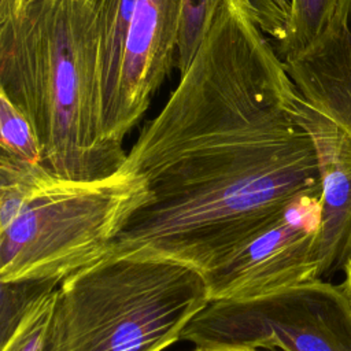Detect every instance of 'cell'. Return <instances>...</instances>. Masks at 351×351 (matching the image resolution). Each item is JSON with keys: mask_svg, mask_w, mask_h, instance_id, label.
Instances as JSON below:
<instances>
[{"mask_svg": "<svg viewBox=\"0 0 351 351\" xmlns=\"http://www.w3.org/2000/svg\"><path fill=\"white\" fill-rule=\"evenodd\" d=\"M291 14L287 34L276 45L277 53L284 60L313 43L329 21L339 0H289Z\"/></svg>", "mask_w": 351, "mask_h": 351, "instance_id": "obj_12", "label": "cell"}, {"mask_svg": "<svg viewBox=\"0 0 351 351\" xmlns=\"http://www.w3.org/2000/svg\"><path fill=\"white\" fill-rule=\"evenodd\" d=\"M282 62L303 100L351 138V0H339L317 38Z\"/></svg>", "mask_w": 351, "mask_h": 351, "instance_id": "obj_9", "label": "cell"}, {"mask_svg": "<svg viewBox=\"0 0 351 351\" xmlns=\"http://www.w3.org/2000/svg\"><path fill=\"white\" fill-rule=\"evenodd\" d=\"M23 1L25 0H0V19H4L18 11Z\"/></svg>", "mask_w": 351, "mask_h": 351, "instance_id": "obj_17", "label": "cell"}, {"mask_svg": "<svg viewBox=\"0 0 351 351\" xmlns=\"http://www.w3.org/2000/svg\"><path fill=\"white\" fill-rule=\"evenodd\" d=\"M90 1L96 15V25L99 32L103 133L104 138L115 145L111 141V132L118 114L123 58L136 0Z\"/></svg>", "mask_w": 351, "mask_h": 351, "instance_id": "obj_10", "label": "cell"}, {"mask_svg": "<svg viewBox=\"0 0 351 351\" xmlns=\"http://www.w3.org/2000/svg\"><path fill=\"white\" fill-rule=\"evenodd\" d=\"M299 117L313 137L318 156L321 217L314 258L318 280L328 281L343 271L351 255V138L302 96Z\"/></svg>", "mask_w": 351, "mask_h": 351, "instance_id": "obj_8", "label": "cell"}, {"mask_svg": "<svg viewBox=\"0 0 351 351\" xmlns=\"http://www.w3.org/2000/svg\"><path fill=\"white\" fill-rule=\"evenodd\" d=\"M248 0H222L189 67L123 165L149 199L107 255L170 259L206 274L321 192L311 134Z\"/></svg>", "mask_w": 351, "mask_h": 351, "instance_id": "obj_1", "label": "cell"}, {"mask_svg": "<svg viewBox=\"0 0 351 351\" xmlns=\"http://www.w3.org/2000/svg\"><path fill=\"white\" fill-rule=\"evenodd\" d=\"M208 303L204 276L193 267L106 255L60 281L53 351H163Z\"/></svg>", "mask_w": 351, "mask_h": 351, "instance_id": "obj_3", "label": "cell"}, {"mask_svg": "<svg viewBox=\"0 0 351 351\" xmlns=\"http://www.w3.org/2000/svg\"><path fill=\"white\" fill-rule=\"evenodd\" d=\"M321 192L302 196L265 233L203 274L210 302L244 300L318 280Z\"/></svg>", "mask_w": 351, "mask_h": 351, "instance_id": "obj_6", "label": "cell"}, {"mask_svg": "<svg viewBox=\"0 0 351 351\" xmlns=\"http://www.w3.org/2000/svg\"><path fill=\"white\" fill-rule=\"evenodd\" d=\"M0 147L22 160L41 163V152L26 117L0 92ZM43 165V163H41Z\"/></svg>", "mask_w": 351, "mask_h": 351, "instance_id": "obj_14", "label": "cell"}, {"mask_svg": "<svg viewBox=\"0 0 351 351\" xmlns=\"http://www.w3.org/2000/svg\"><path fill=\"white\" fill-rule=\"evenodd\" d=\"M263 33L277 44L282 43L291 14L289 0H248Z\"/></svg>", "mask_w": 351, "mask_h": 351, "instance_id": "obj_15", "label": "cell"}, {"mask_svg": "<svg viewBox=\"0 0 351 351\" xmlns=\"http://www.w3.org/2000/svg\"><path fill=\"white\" fill-rule=\"evenodd\" d=\"M99 62L90 0H25L0 19V92L29 121L43 166L60 178L110 176L128 155L104 138Z\"/></svg>", "mask_w": 351, "mask_h": 351, "instance_id": "obj_2", "label": "cell"}, {"mask_svg": "<svg viewBox=\"0 0 351 351\" xmlns=\"http://www.w3.org/2000/svg\"><path fill=\"white\" fill-rule=\"evenodd\" d=\"M148 199V182L126 165L101 178L73 181L29 163L25 204L0 229V282H60L103 259Z\"/></svg>", "mask_w": 351, "mask_h": 351, "instance_id": "obj_4", "label": "cell"}, {"mask_svg": "<svg viewBox=\"0 0 351 351\" xmlns=\"http://www.w3.org/2000/svg\"><path fill=\"white\" fill-rule=\"evenodd\" d=\"M60 282L36 293L16 318L1 328L0 351H53V313Z\"/></svg>", "mask_w": 351, "mask_h": 351, "instance_id": "obj_11", "label": "cell"}, {"mask_svg": "<svg viewBox=\"0 0 351 351\" xmlns=\"http://www.w3.org/2000/svg\"><path fill=\"white\" fill-rule=\"evenodd\" d=\"M222 0H181L177 69L182 74L203 43Z\"/></svg>", "mask_w": 351, "mask_h": 351, "instance_id": "obj_13", "label": "cell"}, {"mask_svg": "<svg viewBox=\"0 0 351 351\" xmlns=\"http://www.w3.org/2000/svg\"><path fill=\"white\" fill-rule=\"evenodd\" d=\"M181 340L195 347L351 351V306L340 284L315 280L252 299L210 302Z\"/></svg>", "mask_w": 351, "mask_h": 351, "instance_id": "obj_5", "label": "cell"}, {"mask_svg": "<svg viewBox=\"0 0 351 351\" xmlns=\"http://www.w3.org/2000/svg\"><path fill=\"white\" fill-rule=\"evenodd\" d=\"M343 273H344V278H343L340 287H341V289H343V292H344V295H346V298H347V300L351 306V255L346 262Z\"/></svg>", "mask_w": 351, "mask_h": 351, "instance_id": "obj_16", "label": "cell"}, {"mask_svg": "<svg viewBox=\"0 0 351 351\" xmlns=\"http://www.w3.org/2000/svg\"><path fill=\"white\" fill-rule=\"evenodd\" d=\"M181 0H136L123 58L111 141L123 148L151 100L177 66Z\"/></svg>", "mask_w": 351, "mask_h": 351, "instance_id": "obj_7", "label": "cell"}, {"mask_svg": "<svg viewBox=\"0 0 351 351\" xmlns=\"http://www.w3.org/2000/svg\"><path fill=\"white\" fill-rule=\"evenodd\" d=\"M192 351H265V350H255L248 347H229V346H217V347H195Z\"/></svg>", "mask_w": 351, "mask_h": 351, "instance_id": "obj_18", "label": "cell"}]
</instances>
